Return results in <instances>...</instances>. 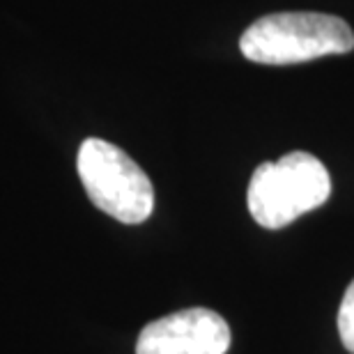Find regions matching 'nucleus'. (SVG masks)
<instances>
[{"label":"nucleus","mask_w":354,"mask_h":354,"mask_svg":"<svg viewBox=\"0 0 354 354\" xmlns=\"http://www.w3.org/2000/svg\"><path fill=\"white\" fill-rule=\"evenodd\" d=\"M352 48V28L341 17L320 12L267 14L253 21L239 39L244 58L258 65H297Z\"/></svg>","instance_id":"obj_1"},{"label":"nucleus","mask_w":354,"mask_h":354,"mask_svg":"<svg viewBox=\"0 0 354 354\" xmlns=\"http://www.w3.org/2000/svg\"><path fill=\"white\" fill-rule=\"evenodd\" d=\"M329 194L331 177L322 161L308 152H290L256 168L249 184V212L258 225L279 230L322 207Z\"/></svg>","instance_id":"obj_2"},{"label":"nucleus","mask_w":354,"mask_h":354,"mask_svg":"<svg viewBox=\"0 0 354 354\" xmlns=\"http://www.w3.org/2000/svg\"><path fill=\"white\" fill-rule=\"evenodd\" d=\"M76 168L95 207L129 225L150 218L154 209L150 177L118 145L102 138L83 140Z\"/></svg>","instance_id":"obj_3"},{"label":"nucleus","mask_w":354,"mask_h":354,"mask_svg":"<svg viewBox=\"0 0 354 354\" xmlns=\"http://www.w3.org/2000/svg\"><path fill=\"white\" fill-rule=\"evenodd\" d=\"M230 327L209 308H187L164 315L140 331L136 354H225Z\"/></svg>","instance_id":"obj_4"},{"label":"nucleus","mask_w":354,"mask_h":354,"mask_svg":"<svg viewBox=\"0 0 354 354\" xmlns=\"http://www.w3.org/2000/svg\"><path fill=\"white\" fill-rule=\"evenodd\" d=\"M338 331H341V341L345 350L354 354V281L345 290V297L338 310Z\"/></svg>","instance_id":"obj_5"}]
</instances>
